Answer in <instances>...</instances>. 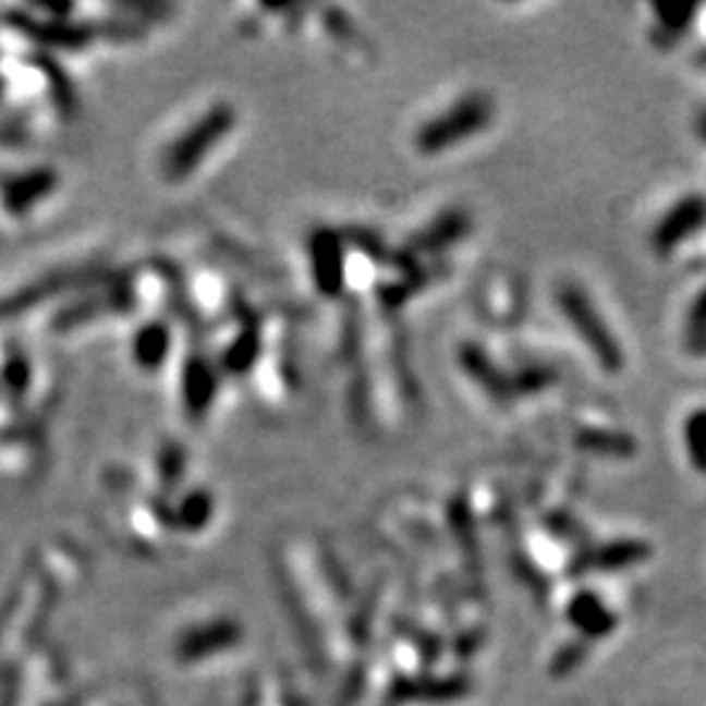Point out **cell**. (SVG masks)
I'll list each match as a JSON object with an SVG mask.
<instances>
[{"mask_svg":"<svg viewBox=\"0 0 706 706\" xmlns=\"http://www.w3.org/2000/svg\"><path fill=\"white\" fill-rule=\"evenodd\" d=\"M495 118V100L487 92H474L458 100L453 108L445 113L429 118L422 129L416 131L414 147L418 155H442L453 149L458 142H466L471 136L482 134Z\"/></svg>","mask_w":706,"mask_h":706,"instance_id":"obj_1","label":"cell"},{"mask_svg":"<svg viewBox=\"0 0 706 706\" xmlns=\"http://www.w3.org/2000/svg\"><path fill=\"white\" fill-rule=\"evenodd\" d=\"M555 299H558L560 312L565 314V319L571 322L575 336L584 340V345L594 353V358H597L601 369L607 372L623 369L625 364L623 349H620L618 338L612 336L610 325L601 319V314L597 306H594V301L584 293V288H579L575 283H560Z\"/></svg>","mask_w":706,"mask_h":706,"instance_id":"obj_2","label":"cell"},{"mask_svg":"<svg viewBox=\"0 0 706 706\" xmlns=\"http://www.w3.org/2000/svg\"><path fill=\"white\" fill-rule=\"evenodd\" d=\"M312 280L319 296L338 299L345 291V241L332 228H317L309 235Z\"/></svg>","mask_w":706,"mask_h":706,"instance_id":"obj_3","label":"cell"},{"mask_svg":"<svg viewBox=\"0 0 706 706\" xmlns=\"http://www.w3.org/2000/svg\"><path fill=\"white\" fill-rule=\"evenodd\" d=\"M652 558V547L638 539H618L610 545H584L571 558L568 575L579 579L584 573H614L625 571V568L638 565V562Z\"/></svg>","mask_w":706,"mask_h":706,"instance_id":"obj_4","label":"cell"},{"mask_svg":"<svg viewBox=\"0 0 706 706\" xmlns=\"http://www.w3.org/2000/svg\"><path fill=\"white\" fill-rule=\"evenodd\" d=\"M706 226V196L704 194H689L683 199L675 202L665 212V218L657 222L652 233V246L654 252L672 254L675 248L689 241L691 235H696Z\"/></svg>","mask_w":706,"mask_h":706,"instance_id":"obj_5","label":"cell"},{"mask_svg":"<svg viewBox=\"0 0 706 706\" xmlns=\"http://www.w3.org/2000/svg\"><path fill=\"white\" fill-rule=\"evenodd\" d=\"M471 231V218L463 209H450V212L440 215L437 220H431L424 231L411 235L401 248V259L405 265H416L418 257H427V254L445 252L448 246L463 241Z\"/></svg>","mask_w":706,"mask_h":706,"instance_id":"obj_6","label":"cell"},{"mask_svg":"<svg viewBox=\"0 0 706 706\" xmlns=\"http://www.w3.org/2000/svg\"><path fill=\"white\" fill-rule=\"evenodd\" d=\"M468 691L471 680L466 675L398 678L390 685V696L395 702H455V698L468 696Z\"/></svg>","mask_w":706,"mask_h":706,"instance_id":"obj_7","label":"cell"},{"mask_svg":"<svg viewBox=\"0 0 706 706\" xmlns=\"http://www.w3.org/2000/svg\"><path fill=\"white\" fill-rule=\"evenodd\" d=\"M458 362H461L463 369H466V375L474 379V382L479 385L492 401L510 403L515 398L513 385H510V375L500 372V366H497L492 358H489V353L479 349V345L474 343L463 345V349L458 351Z\"/></svg>","mask_w":706,"mask_h":706,"instance_id":"obj_8","label":"cell"},{"mask_svg":"<svg viewBox=\"0 0 706 706\" xmlns=\"http://www.w3.org/2000/svg\"><path fill=\"white\" fill-rule=\"evenodd\" d=\"M568 623L588 641L610 636L618 625V618L607 610V605L594 592H579L568 601Z\"/></svg>","mask_w":706,"mask_h":706,"instance_id":"obj_9","label":"cell"},{"mask_svg":"<svg viewBox=\"0 0 706 706\" xmlns=\"http://www.w3.org/2000/svg\"><path fill=\"white\" fill-rule=\"evenodd\" d=\"M575 445L586 453L594 455H614V458H628L636 453V440L631 435H623V431H610V429H584L575 435Z\"/></svg>","mask_w":706,"mask_h":706,"instance_id":"obj_10","label":"cell"},{"mask_svg":"<svg viewBox=\"0 0 706 706\" xmlns=\"http://www.w3.org/2000/svg\"><path fill=\"white\" fill-rule=\"evenodd\" d=\"M435 267H427V270H409L403 275V278L392 280V283H385L379 288V299H382V304L388 306V309H398V306H403L405 301L414 296L416 291H422L424 285H429L431 280H435Z\"/></svg>","mask_w":706,"mask_h":706,"instance_id":"obj_11","label":"cell"},{"mask_svg":"<svg viewBox=\"0 0 706 706\" xmlns=\"http://www.w3.org/2000/svg\"><path fill=\"white\" fill-rule=\"evenodd\" d=\"M239 636H241L239 625H233V623L212 625L209 631L194 633L192 638L183 641L181 654L183 657H205V654H209V652H218V649H222V646L235 644Z\"/></svg>","mask_w":706,"mask_h":706,"instance_id":"obj_12","label":"cell"},{"mask_svg":"<svg viewBox=\"0 0 706 706\" xmlns=\"http://www.w3.org/2000/svg\"><path fill=\"white\" fill-rule=\"evenodd\" d=\"M683 445L691 466L706 474V409H696L685 416Z\"/></svg>","mask_w":706,"mask_h":706,"instance_id":"obj_13","label":"cell"},{"mask_svg":"<svg viewBox=\"0 0 706 706\" xmlns=\"http://www.w3.org/2000/svg\"><path fill=\"white\" fill-rule=\"evenodd\" d=\"M698 9L696 5H654V16H657L659 37L678 39L693 26Z\"/></svg>","mask_w":706,"mask_h":706,"instance_id":"obj_14","label":"cell"},{"mask_svg":"<svg viewBox=\"0 0 706 706\" xmlns=\"http://www.w3.org/2000/svg\"><path fill=\"white\" fill-rule=\"evenodd\" d=\"M392 623H395V631H401L405 638L414 641L416 652L422 654L424 665H435L437 659H440V654H442V641L440 638L431 636V633L416 631L414 623H411V620H405V618H395Z\"/></svg>","mask_w":706,"mask_h":706,"instance_id":"obj_15","label":"cell"},{"mask_svg":"<svg viewBox=\"0 0 706 706\" xmlns=\"http://www.w3.org/2000/svg\"><path fill=\"white\" fill-rule=\"evenodd\" d=\"M555 382V372L547 369V366H526V369L510 375V385H513V395H532V392H539L549 388Z\"/></svg>","mask_w":706,"mask_h":706,"instance_id":"obj_16","label":"cell"},{"mask_svg":"<svg viewBox=\"0 0 706 706\" xmlns=\"http://www.w3.org/2000/svg\"><path fill=\"white\" fill-rule=\"evenodd\" d=\"M586 654H588L586 641H571V644H565L558 654H555L552 665H549V672H552L555 678L571 675L575 667L584 662Z\"/></svg>","mask_w":706,"mask_h":706,"instance_id":"obj_17","label":"cell"},{"mask_svg":"<svg viewBox=\"0 0 706 706\" xmlns=\"http://www.w3.org/2000/svg\"><path fill=\"white\" fill-rule=\"evenodd\" d=\"M685 330H689V338L706 332V288H702V293L691 301L689 314H685Z\"/></svg>","mask_w":706,"mask_h":706,"instance_id":"obj_18","label":"cell"},{"mask_svg":"<svg viewBox=\"0 0 706 706\" xmlns=\"http://www.w3.org/2000/svg\"><path fill=\"white\" fill-rule=\"evenodd\" d=\"M482 644V633H461L455 641V654L458 657H471Z\"/></svg>","mask_w":706,"mask_h":706,"instance_id":"obj_19","label":"cell"},{"mask_svg":"<svg viewBox=\"0 0 706 706\" xmlns=\"http://www.w3.org/2000/svg\"><path fill=\"white\" fill-rule=\"evenodd\" d=\"M689 351L696 353V356H706V332L689 338Z\"/></svg>","mask_w":706,"mask_h":706,"instance_id":"obj_20","label":"cell"},{"mask_svg":"<svg viewBox=\"0 0 706 706\" xmlns=\"http://www.w3.org/2000/svg\"><path fill=\"white\" fill-rule=\"evenodd\" d=\"M693 129H696V136L706 144V110L696 115V123H693Z\"/></svg>","mask_w":706,"mask_h":706,"instance_id":"obj_21","label":"cell"}]
</instances>
